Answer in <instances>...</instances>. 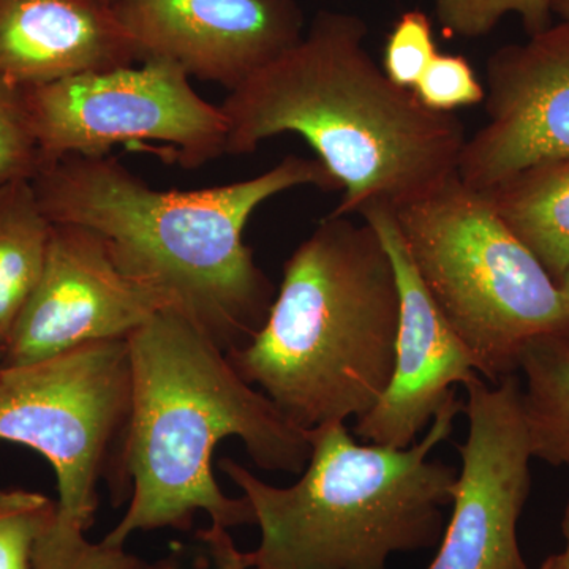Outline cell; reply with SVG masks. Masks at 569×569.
<instances>
[{
	"label": "cell",
	"instance_id": "obj_6",
	"mask_svg": "<svg viewBox=\"0 0 569 569\" xmlns=\"http://www.w3.org/2000/svg\"><path fill=\"white\" fill-rule=\"evenodd\" d=\"M395 216L411 263L479 376L496 385L519 370L531 339L569 337L559 283L458 173Z\"/></svg>",
	"mask_w": 569,
	"mask_h": 569
},
{
	"label": "cell",
	"instance_id": "obj_1",
	"mask_svg": "<svg viewBox=\"0 0 569 569\" xmlns=\"http://www.w3.org/2000/svg\"><path fill=\"white\" fill-rule=\"evenodd\" d=\"M31 182L51 223L99 234L123 274L164 296L224 353L253 339L274 302L244 244L252 213L296 187L339 190L320 160L298 156L257 178L197 190L153 189L111 156L47 160Z\"/></svg>",
	"mask_w": 569,
	"mask_h": 569
},
{
	"label": "cell",
	"instance_id": "obj_23",
	"mask_svg": "<svg viewBox=\"0 0 569 569\" xmlns=\"http://www.w3.org/2000/svg\"><path fill=\"white\" fill-rule=\"evenodd\" d=\"M419 102L433 111L455 112L486 100L470 61L459 54H438L413 88Z\"/></svg>",
	"mask_w": 569,
	"mask_h": 569
},
{
	"label": "cell",
	"instance_id": "obj_2",
	"mask_svg": "<svg viewBox=\"0 0 569 569\" xmlns=\"http://www.w3.org/2000/svg\"><path fill=\"white\" fill-rule=\"evenodd\" d=\"M367 24L321 11L301 39L220 104L227 153L244 156L277 134L305 138L342 200L332 216L391 211L458 173L466 127L395 84L365 48Z\"/></svg>",
	"mask_w": 569,
	"mask_h": 569
},
{
	"label": "cell",
	"instance_id": "obj_17",
	"mask_svg": "<svg viewBox=\"0 0 569 569\" xmlns=\"http://www.w3.org/2000/svg\"><path fill=\"white\" fill-rule=\"evenodd\" d=\"M519 370L533 458L569 468V337L531 339L520 351Z\"/></svg>",
	"mask_w": 569,
	"mask_h": 569
},
{
	"label": "cell",
	"instance_id": "obj_28",
	"mask_svg": "<svg viewBox=\"0 0 569 569\" xmlns=\"http://www.w3.org/2000/svg\"><path fill=\"white\" fill-rule=\"evenodd\" d=\"M3 359V347H0V365H2Z\"/></svg>",
	"mask_w": 569,
	"mask_h": 569
},
{
	"label": "cell",
	"instance_id": "obj_15",
	"mask_svg": "<svg viewBox=\"0 0 569 569\" xmlns=\"http://www.w3.org/2000/svg\"><path fill=\"white\" fill-rule=\"evenodd\" d=\"M482 193L559 283L569 269V157L520 170Z\"/></svg>",
	"mask_w": 569,
	"mask_h": 569
},
{
	"label": "cell",
	"instance_id": "obj_12",
	"mask_svg": "<svg viewBox=\"0 0 569 569\" xmlns=\"http://www.w3.org/2000/svg\"><path fill=\"white\" fill-rule=\"evenodd\" d=\"M138 59H164L228 91L305 33L295 0H110Z\"/></svg>",
	"mask_w": 569,
	"mask_h": 569
},
{
	"label": "cell",
	"instance_id": "obj_27",
	"mask_svg": "<svg viewBox=\"0 0 569 569\" xmlns=\"http://www.w3.org/2000/svg\"><path fill=\"white\" fill-rule=\"evenodd\" d=\"M559 287H560L561 293L565 295V298H567L568 302H569V269L567 272H565V276L561 277Z\"/></svg>",
	"mask_w": 569,
	"mask_h": 569
},
{
	"label": "cell",
	"instance_id": "obj_13",
	"mask_svg": "<svg viewBox=\"0 0 569 569\" xmlns=\"http://www.w3.org/2000/svg\"><path fill=\"white\" fill-rule=\"evenodd\" d=\"M361 216L380 236L395 264L400 318L395 377L377 406L358 419L355 436L378 447L408 448L417 443L456 385L463 387L479 376L478 366L411 263L395 211L376 206Z\"/></svg>",
	"mask_w": 569,
	"mask_h": 569
},
{
	"label": "cell",
	"instance_id": "obj_25",
	"mask_svg": "<svg viewBox=\"0 0 569 569\" xmlns=\"http://www.w3.org/2000/svg\"><path fill=\"white\" fill-rule=\"evenodd\" d=\"M561 531L565 537V549L556 556H550L542 561L539 569H569V500L565 509L563 520H561Z\"/></svg>",
	"mask_w": 569,
	"mask_h": 569
},
{
	"label": "cell",
	"instance_id": "obj_11",
	"mask_svg": "<svg viewBox=\"0 0 569 569\" xmlns=\"http://www.w3.org/2000/svg\"><path fill=\"white\" fill-rule=\"evenodd\" d=\"M486 78L488 122L467 138L460 181L482 192L533 164L569 157V22L500 48Z\"/></svg>",
	"mask_w": 569,
	"mask_h": 569
},
{
	"label": "cell",
	"instance_id": "obj_16",
	"mask_svg": "<svg viewBox=\"0 0 569 569\" xmlns=\"http://www.w3.org/2000/svg\"><path fill=\"white\" fill-rule=\"evenodd\" d=\"M51 228L31 181L0 183V347L39 283Z\"/></svg>",
	"mask_w": 569,
	"mask_h": 569
},
{
	"label": "cell",
	"instance_id": "obj_9",
	"mask_svg": "<svg viewBox=\"0 0 569 569\" xmlns=\"http://www.w3.org/2000/svg\"><path fill=\"white\" fill-rule=\"evenodd\" d=\"M468 399L462 468L452 492V515L427 569H529L519 548L518 523L530 493L533 459L516 373L489 387L463 385Z\"/></svg>",
	"mask_w": 569,
	"mask_h": 569
},
{
	"label": "cell",
	"instance_id": "obj_7",
	"mask_svg": "<svg viewBox=\"0 0 569 569\" xmlns=\"http://www.w3.org/2000/svg\"><path fill=\"white\" fill-rule=\"evenodd\" d=\"M132 397L127 339L0 367V440L32 448L51 463L59 516L86 531L96 520L100 482L116 507L132 496L123 466Z\"/></svg>",
	"mask_w": 569,
	"mask_h": 569
},
{
	"label": "cell",
	"instance_id": "obj_24",
	"mask_svg": "<svg viewBox=\"0 0 569 569\" xmlns=\"http://www.w3.org/2000/svg\"><path fill=\"white\" fill-rule=\"evenodd\" d=\"M198 538L211 550L213 567L216 569H249V556L236 548L233 539L228 535L227 529L211 526L209 529L201 530ZM149 569H181L176 557H168L149 563Z\"/></svg>",
	"mask_w": 569,
	"mask_h": 569
},
{
	"label": "cell",
	"instance_id": "obj_5",
	"mask_svg": "<svg viewBox=\"0 0 569 569\" xmlns=\"http://www.w3.org/2000/svg\"><path fill=\"white\" fill-rule=\"evenodd\" d=\"M463 411L456 391L425 438L408 448L359 445L346 422L309 430L301 479L276 488L233 459L219 468L242 490L260 527L249 569H387L389 557L436 548L459 471L430 460Z\"/></svg>",
	"mask_w": 569,
	"mask_h": 569
},
{
	"label": "cell",
	"instance_id": "obj_3",
	"mask_svg": "<svg viewBox=\"0 0 569 569\" xmlns=\"http://www.w3.org/2000/svg\"><path fill=\"white\" fill-rule=\"evenodd\" d=\"M127 343L133 397L123 466L132 496L103 541L123 546L134 531H187L198 511L227 530L254 523L249 500L227 497L217 485L213 451L238 437L263 470L301 475L312 455L309 430L288 421L173 307L157 312Z\"/></svg>",
	"mask_w": 569,
	"mask_h": 569
},
{
	"label": "cell",
	"instance_id": "obj_20",
	"mask_svg": "<svg viewBox=\"0 0 569 569\" xmlns=\"http://www.w3.org/2000/svg\"><path fill=\"white\" fill-rule=\"evenodd\" d=\"M58 515L51 498L0 489V569H32L37 539Z\"/></svg>",
	"mask_w": 569,
	"mask_h": 569
},
{
	"label": "cell",
	"instance_id": "obj_26",
	"mask_svg": "<svg viewBox=\"0 0 569 569\" xmlns=\"http://www.w3.org/2000/svg\"><path fill=\"white\" fill-rule=\"evenodd\" d=\"M553 13L559 14L561 21L569 22V0H553Z\"/></svg>",
	"mask_w": 569,
	"mask_h": 569
},
{
	"label": "cell",
	"instance_id": "obj_4",
	"mask_svg": "<svg viewBox=\"0 0 569 569\" xmlns=\"http://www.w3.org/2000/svg\"><path fill=\"white\" fill-rule=\"evenodd\" d=\"M399 318L380 236L329 213L284 263L263 328L227 356L288 421L312 430L377 406L395 377Z\"/></svg>",
	"mask_w": 569,
	"mask_h": 569
},
{
	"label": "cell",
	"instance_id": "obj_14",
	"mask_svg": "<svg viewBox=\"0 0 569 569\" xmlns=\"http://www.w3.org/2000/svg\"><path fill=\"white\" fill-rule=\"evenodd\" d=\"M133 62L110 0H0V80L31 88Z\"/></svg>",
	"mask_w": 569,
	"mask_h": 569
},
{
	"label": "cell",
	"instance_id": "obj_10",
	"mask_svg": "<svg viewBox=\"0 0 569 569\" xmlns=\"http://www.w3.org/2000/svg\"><path fill=\"white\" fill-rule=\"evenodd\" d=\"M171 307L112 260L99 234L52 223L43 272L9 342L0 367L43 361L71 348L129 339L157 312Z\"/></svg>",
	"mask_w": 569,
	"mask_h": 569
},
{
	"label": "cell",
	"instance_id": "obj_19",
	"mask_svg": "<svg viewBox=\"0 0 569 569\" xmlns=\"http://www.w3.org/2000/svg\"><path fill=\"white\" fill-rule=\"evenodd\" d=\"M436 13L445 32L462 39L488 36L508 13L537 36L552 26L553 0H436Z\"/></svg>",
	"mask_w": 569,
	"mask_h": 569
},
{
	"label": "cell",
	"instance_id": "obj_22",
	"mask_svg": "<svg viewBox=\"0 0 569 569\" xmlns=\"http://www.w3.org/2000/svg\"><path fill=\"white\" fill-rule=\"evenodd\" d=\"M437 54L430 18L422 10L406 11L389 32L383 56L385 74L400 88L413 91Z\"/></svg>",
	"mask_w": 569,
	"mask_h": 569
},
{
	"label": "cell",
	"instance_id": "obj_21",
	"mask_svg": "<svg viewBox=\"0 0 569 569\" xmlns=\"http://www.w3.org/2000/svg\"><path fill=\"white\" fill-rule=\"evenodd\" d=\"M41 162L22 88L0 80V183L32 181Z\"/></svg>",
	"mask_w": 569,
	"mask_h": 569
},
{
	"label": "cell",
	"instance_id": "obj_8",
	"mask_svg": "<svg viewBox=\"0 0 569 569\" xmlns=\"http://www.w3.org/2000/svg\"><path fill=\"white\" fill-rule=\"evenodd\" d=\"M22 93L43 162L108 156L119 144L149 149L151 142L153 151L183 168L227 153L222 108L206 102L186 71L164 59L89 71Z\"/></svg>",
	"mask_w": 569,
	"mask_h": 569
},
{
	"label": "cell",
	"instance_id": "obj_18",
	"mask_svg": "<svg viewBox=\"0 0 569 569\" xmlns=\"http://www.w3.org/2000/svg\"><path fill=\"white\" fill-rule=\"evenodd\" d=\"M32 569H149L123 546L91 542L78 523L56 515L37 539Z\"/></svg>",
	"mask_w": 569,
	"mask_h": 569
}]
</instances>
